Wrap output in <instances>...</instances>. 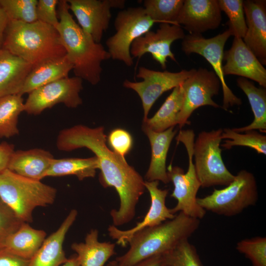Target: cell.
<instances>
[{"label":"cell","instance_id":"6da1fadb","mask_svg":"<svg viewBox=\"0 0 266 266\" xmlns=\"http://www.w3.org/2000/svg\"><path fill=\"white\" fill-rule=\"evenodd\" d=\"M104 128H91L78 125L62 130L57 139L61 151L85 147L97 158L100 170L99 180L104 188L114 187L120 198V207L110 213L113 225L121 226L130 222L135 214L136 204L145 190L141 176L130 166L125 158L110 150L106 144Z\"/></svg>","mask_w":266,"mask_h":266},{"label":"cell","instance_id":"7a4b0ae2","mask_svg":"<svg viewBox=\"0 0 266 266\" xmlns=\"http://www.w3.org/2000/svg\"><path fill=\"white\" fill-rule=\"evenodd\" d=\"M57 30L75 76L93 85L100 81L101 63L111 58L100 43L96 42L75 21L66 0H59Z\"/></svg>","mask_w":266,"mask_h":266},{"label":"cell","instance_id":"3957f363","mask_svg":"<svg viewBox=\"0 0 266 266\" xmlns=\"http://www.w3.org/2000/svg\"><path fill=\"white\" fill-rule=\"evenodd\" d=\"M200 225V219L179 212L171 219L135 233L129 241V250L117 257L114 263L116 266H134L151 257L163 255L189 239Z\"/></svg>","mask_w":266,"mask_h":266},{"label":"cell","instance_id":"277c9868","mask_svg":"<svg viewBox=\"0 0 266 266\" xmlns=\"http://www.w3.org/2000/svg\"><path fill=\"white\" fill-rule=\"evenodd\" d=\"M1 47L33 66L66 55L56 29L38 21H9Z\"/></svg>","mask_w":266,"mask_h":266},{"label":"cell","instance_id":"5b68a950","mask_svg":"<svg viewBox=\"0 0 266 266\" xmlns=\"http://www.w3.org/2000/svg\"><path fill=\"white\" fill-rule=\"evenodd\" d=\"M57 190L40 180L19 175L6 168L0 173V199L24 222L33 220L38 207L54 202Z\"/></svg>","mask_w":266,"mask_h":266},{"label":"cell","instance_id":"8992f818","mask_svg":"<svg viewBox=\"0 0 266 266\" xmlns=\"http://www.w3.org/2000/svg\"><path fill=\"white\" fill-rule=\"evenodd\" d=\"M195 133L192 130H181L176 139L184 145L188 155V170H184L177 166H169L167 174L169 181L174 185V190L170 197L177 200L176 205L170 211L173 214L181 212L185 215L198 219L203 218L206 210L197 203V193L201 187L197 176L193 163V146Z\"/></svg>","mask_w":266,"mask_h":266},{"label":"cell","instance_id":"52a82bcc","mask_svg":"<svg viewBox=\"0 0 266 266\" xmlns=\"http://www.w3.org/2000/svg\"><path fill=\"white\" fill-rule=\"evenodd\" d=\"M258 200L257 181L254 174L241 170L225 188L214 189L203 198H198L197 203L205 210L219 215L231 217L255 205Z\"/></svg>","mask_w":266,"mask_h":266},{"label":"cell","instance_id":"ba28073f","mask_svg":"<svg viewBox=\"0 0 266 266\" xmlns=\"http://www.w3.org/2000/svg\"><path fill=\"white\" fill-rule=\"evenodd\" d=\"M223 130L200 132L193 146L195 168L202 188L228 186L235 175L226 166L221 155L220 143Z\"/></svg>","mask_w":266,"mask_h":266},{"label":"cell","instance_id":"9c48e42d","mask_svg":"<svg viewBox=\"0 0 266 266\" xmlns=\"http://www.w3.org/2000/svg\"><path fill=\"white\" fill-rule=\"evenodd\" d=\"M155 23L143 7H130L119 11L114 21L115 33L106 41L111 58L131 66L133 64L130 54L132 44L150 31Z\"/></svg>","mask_w":266,"mask_h":266},{"label":"cell","instance_id":"30bf717a","mask_svg":"<svg viewBox=\"0 0 266 266\" xmlns=\"http://www.w3.org/2000/svg\"><path fill=\"white\" fill-rule=\"evenodd\" d=\"M231 36L232 33L229 29L208 38L204 37L201 34H189L185 35L181 43V49L186 55L199 54L213 67L221 84L223 94L222 108L226 111L231 106L240 105L242 103L241 100L227 85L223 71L224 47Z\"/></svg>","mask_w":266,"mask_h":266},{"label":"cell","instance_id":"8fae6325","mask_svg":"<svg viewBox=\"0 0 266 266\" xmlns=\"http://www.w3.org/2000/svg\"><path fill=\"white\" fill-rule=\"evenodd\" d=\"M83 80L78 77H67L40 87L29 94L24 103V111L38 115L47 108L62 103L70 108L82 103L79 93L83 89Z\"/></svg>","mask_w":266,"mask_h":266},{"label":"cell","instance_id":"7c38bea8","mask_svg":"<svg viewBox=\"0 0 266 266\" xmlns=\"http://www.w3.org/2000/svg\"><path fill=\"white\" fill-rule=\"evenodd\" d=\"M195 69H183L174 72L156 71L141 66L136 77L142 79V81L132 82L126 79L123 82V86L134 91L140 97L144 111L143 120H145L157 99L165 92L181 85Z\"/></svg>","mask_w":266,"mask_h":266},{"label":"cell","instance_id":"4fadbf2b","mask_svg":"<svg viewBox=\"0 0 266 266\" xmlns=\"http://www.w3.org/2000/svg\"><path fill=\"white\" fill-rule=\"evenodd\" d=\"M183 103L177 117V125L182 128L190 124L189 118L192 113L200 106L208 105L215 108L221 106L212 98L219 94L221 82L213 71L200 67L182 84Z\"/></svg>","mask_w":266,"mask_h":266},{"label":"cell","instance_id":"5bb4252c","mask_svg":"<svg viewBox=\"0 0 266 266\" xmlns=\"http://www.w3.org/2000/svg\"><path fill=\"white\" fill-rule=\"evenodd\" d=\"M79 26L97 43H100L111 18V9H123V0H66Z\"/></svg>","mask_w":266,"mask_h":266},{"label":"cell","instance_id":"9a60e30c","mask_svg":"<svg viewBox=\"0 0 266 266\" xmlns=\"http://www.w3.org/2000/svg\"><path fill=\"white\" fill-rule=\"evenodd\" d=\"M185 35L181 26L161 23L156 32L150 30L136 39L131 46L130 54L133 58H140L144 54L149 53L165 69L168 58L177 62L171 50L172 43L176 40L183 39Z\"/></svg>","mask_w":266,"mask_h":266},{"label":"cell","instance_id":"2e32d148","mask_svg":"<svg viewBox=\"0 0 266 266\" xmlns=\"http://www.w3.org/2000/svg\"><path fill=\"white\" fill-rule=\"evenodd\" d=\"M159 181L144 182L145 187L150 196L151 205L141 222L137 223L133 228L125 231L120 230L113 225L109 226V235L112 239L116 240L118 244L125 246L131 237L136 232L146 228L158 225L175 217L176 214L171 213L170 209L166 205L168 190L159 188Z\"/></svg>","mask_w":266,"mask_h":266},{"label":"cell","instance_id":"e0dca14e","mask_svg":"<svg viewBox=\"0 0 266 266\" xmlns=\"http://www.w3.org/2000/svg\"><path fill=\"white\" fill-rule=\"evenodd\" d=\"M224 76L235 75L257 82L266 88V69L243 39L234 37L231 48L224 51Z\"/></svg>","mask_w":266,"mask_h":266},{"label":"cell","instance_id":"ac0fdd59","mask_svg":"<svg viewBox=\"0 0 266 266\" xmlns=\"http://www.w3.org/2000/svg\"><path fill=\"white\" fill-rule=\"evenodd\" d=\"M222 22L218 0H184L176 23L189 34H201L218 28Z\"/></svg>","mask_w":266,"mask_h":266},{"label":"cell","instance_id":"d6986e66","mask_svg":"<svg viewBox=\"0 0 266 266\" xmlns=\"http://www.w3.org/2000/svg\"><path fill=\"white\" fill-rule=\"evenodd\" d=\"M247 31L243 40L260 63L266 65V0L243 1Z\"/></svg>","mask_w":266,"mask_h":266},{"label":"cell","instance_id":"ffe728a7","mask_svg":"<svg viewBox=\"0 0 266 266\" xmlns=\"http://www.w3.org/2000/svg\"><path fill=\"white\" fill-rule=\"evenodd\" d=\"M72 209L59 228L46 237L36 253L29 261V266H61L68 258L63 249L66 235L77 216Z\"/></svg>","mask_w":266,"mask_h":266},{"label":"cell","instance_id":"44dd1931","mask_svg":"<svg viewBox=\"0 0 266 266\" xmlns=\"http://www.w3.org/2000/svg\"><path fill=\"white\" fill-rule=\"evenodd\" d=\"M151 147V159L145 178L147 181H161L164 184L170 181L167 176L166 160L168 151L177 131L174 127L163 132H156L142 127Z\"/></svg>","mask_w":266,"mask_h":266},{"label":"cell","instance_id":"7402d4cb","mask_svg":"<svg viewBox=\"0 0 266 266\" xmlns=\"http://www.w3.org/2000/svg\"><path fill=\"white\" fill-rule=\"evenodd\" d=\"M33 66L0 48V99L19 94Z\"/></svg>","mask_w":266,"mask_h":266},{"label":"cell","instance_id":"603a6c76","mask_svg":"<svg viewBox=\"0 0 266 266\" xmlns=\"http://www.w3.org/2000/svg\"><path fill=\"white\" fill-rule=\"evenodd\" d=\"M54 159L49 151L42 149L14 151L7 168L23 177L40 181L45 177Z\"/></svg>","mask_w":266,"mask_h":266},{"label":"cell","instance_id":"cb8c5ba5","mask_svg":"<svg viewBox=\"0 0 266 266\" xmlns=\"http://www.w3.org/2000/svg\"><path fill=\"white\" fill-rule=\"evenodd\" d=\"M72 68L73 66L66 55L35 65L28 74L20 95L29 94L47 84L67 77Z\"/></svg>","mask_w":266,"mask_h":266},{"label":"cell","instance_id":"d4e9b609","mask_svg":"<svg viewBox=\"0 0 266 266\" xmlns=\"http://www.w3.org/2000/svg\"><path fill=\"white\" fill-rule=\"evenodd\" d=\"M99 231L92 229L84 242L73 243L71 248L76 253L80 266H104L115 254V244L99 241Z\"/></svg>","mask_w":266,"mask_h":266},{"label":"cell","instance_id":"484cf974","mask_svg":"<svg viewBox=\"0 0 266 266\" xmlns=\"http://www.w3.org/2000/svg\"><path fill=\"white\" fill-rule=\"evenodd\" d=\"M46 237V232L35 229L28 223L20 227L6 240L3 249L22 258L30 260Z\"/></svg>","mask_w":266,"mask_h":266},{"label":"cell","instance_id":"4316f807","mask_svg":"<svg viewBox=\"0 0 266 266\" xmlns=\"http://www.w3.org/2000/svg\"><path fill=\"white\" fill-rule=\"evenodd\" d=\"M237 85L247 96L253 111L254 119L249 125L245 127L233 128L237 133L258 130L261 132H266V90L257 87L248 79L239 77L236 80Z\"/></svg>","mask_w":266,"mask_h":266},{"label":"cell","instance_id":"83f0119b","mask_svg":"<svg viewBox=\"0 0 266 266\" xmlns=\"http://www.w3.org/2000/svg\"><path fill=\"white\" fill-rule=\"evenodd\" d=\"M184 90L182 84L174 88L155 115L143 120L142 126L156 132H163L177 125V117L182 108Z\"/></svg>","mask_w":266,"mask_h":266},{"label":"cell","instance_id":"f1b7e54d","mask_svg":"<svg viewBox=\"0 0 266 266\" xmlns=\"http://www.w3.org/2000/svg\"><path fill=\"white\" fill-rule=\"evenodd\" d=\"M99 163L96 156L88 158L54 159L46 173L47 176L75 175L79 180L94 177Z\"/></svg>","mask_w":266,"mask_h":266},{"label":"cell","instance_id":"f546056e","mask_svg":"<svg viewBox=\"0 0 266 266\" xmlns=\"http://www.w3.org/2000/svg\"><path fill=\"white\" fill-rule=\"evenodd\" d=\"M24 111L22 96L12 95L0 99V137L9 138L18 134V119Z\"/></svg>","mask_w":266,"mask_h":266},{"label":"cell","instance_id":"4dcf8cb0","mask_svg":"<svg viewBox=\"0 0 266 266\" xmlns=\"http://www.w3.org/2000/svg\"><path fill=\"white\" fill-rule=\"evenodd\" d=\"M223 139H226L221 144L223 148L230 149L235 146H246L254 149L258 154H266V136L255 130L244 132H234L230 128L223 130Z\"/></svg>","mask_w":266,"mask_h":266},{"label":"cell","instance_id":"1f68e13d","mask_svg":"<svg viewBox=\"0 0 266 266\" xmlns=\"http://www.w3.org/2000/svg\"><path fill=\"white\" fill-rule=\"evenodd\" d=\"M184 0H145L143 8L156 23L177 25L176 20Z\"/></svg>","mask_w":266,"mask_h":266},{"label":"cell","instance_id":"d6a6232c","mask_svg":"<svg viewBox=\"0 0 266 266\" xmlns=\"http://www.w3.org/2000/svg\"><path fill=\"white\" fill-rule=\"evenodd\" d=\"M162 256L163 266H203L196 247L188 239Z\"/></svg>","mask_w":266,"mask_h":266},{"label":"cell","instance_id":"836d02e7","mask_svg":"<svg viewBox=\"0 0 266 266\" xmlns=\"http://www.w3.org/2000/svg\"><path fill=\"white\" fill-rule=\"evenodd\" d=\"M242 0H218L221 11L227 15L229 20L228 29L234 37L243 38L247 26Z\"/></svg>","mask_w":266,"mask_h":266},{"label":"cell","instance_id":"e575fe53","mask_svg":"<svg viewBox=\"0 0 266 266\" xmlns=\"http://www.w3.org/2000/svg\"><path fill=\"white\" fill-rule=\"evenodd\" d=\"M37 0H0V6L9 21L31 23L37 21Z\"/></svg>","mask_w":266,"mask_h":266},{"label":"cell","instance_id":"d590c367","mask_svg":"<svg viewBox=\"0 0 266 266\" xmlns=\"http://www.w3.org/2000/svg\"><path fill=\"white\" fill-rule=\"evenodd\" d=\"M236 249L251 262L253 266H266V237L256 236L242 239Z\"/></svg>","mask_w":266,"mask_h":266},{"label":"cell","instance_id":"8d00e7d4","mask_svg":"<svg viewBox=\"0 0 266 266\" xmlns=\"http://www.w3.org/2000/svg\"><path fill=\"white\" fill-rule=\"evenodd\" d=\"M23 222L0 199V250L3 249L8 237L15 232Z\"/></svg>","mask_w":266,"mask_h":266},{"label":"cell","instance_id":"74e56055","mask_svg":"<svg viewBox=\"0 0 266 266\" xmlns=\"http://www.w3.org/2000/svg\"><path fill=\"white\" fill-rule=\"evenodd\" d=\"M108 142L116 154L122 157L130 151L133 146V138L127 131L120 128L112 130L108 136Z\"/></svg>","mask_w":266,"mask_h":266},{"label":"cell","instance_id":"f35d334b","mask_svg":"<svg viewBox=\"0 0 266 266\" xmlns=\"http://www.w3.org/2000/svg\"><path fill=\"white\" fill-rule=\"evenodd\" d=\"M58 0H39L36 7L37 21L57 28L59 24L56 11Z\"/></svg>","mask_w":266,"mask_h":266},{"label":"cell","instance_id":"ab89813d","mask_svg":"<svg viewBox=\"0 0 266 266\" xmlns=\"http://www.w3.org/2000/svg\"><path fill=\"white\" fill-rule=\"evenodd\" d=\"M29 261L3 249L0 250V266H29Z\"/></svg>","mask_w":266,"mask_h":266},{"label":"cell","instance_id":"60d3db41","mask_svg":"<svg viewBox=\"0 0 266 266\" xmlns=\"http://www.w3.org/2000/svg\"><path fill=\"white\" fill-rule=\"evenodd\" d=\"M14 151L12 144L5 142L0 143V173L7 168L10 158Z\"/></svg>","mask_w":266,"mask_h":266},{"label":"cell","instance_id":"b9f144b4","mask_svg":"<svg viewBox=\"0 0 266 266\" xmlns=\"http://www.w3.org/2000/svg\"><path fill=\"white\" fill-rule=\"evenodd\" d=\"M106 266H116L114 261L108 263ZM134 266H163L162 255H156L138 263Z\"/></svg>","mask_w":266,"mask_h":266},{"label":"cell","instance_id":"7bdbcfd3","mask_svg":"<svg viewBox=\"0 0 266 266\" xmlns=\"http://www.w3.org/2000/svg\"><path fill=\"white\" fill-rule=\"evenodd\" d=\"M8 19L3 10L0 6V48L1 47L5 32L8 23Z\"/></svg>","mask_w":266,"mask_h":266},{"label":"cell","instance_id":"ee69618b","mask_svg":"<svg viewBox=\"0 0 266 266\" xmlns=\"http://www.w3.org/2000/svg\"><path fill=\"white\" fill-rule=\"evenodd\" d=\"M62 266H80L76 255L68 258L67 261Z\"/></svg>","mask_w":266,"mask_h":266}]
</instances>
